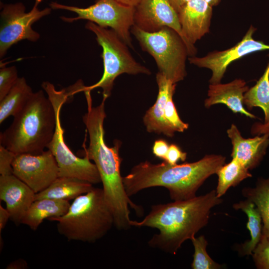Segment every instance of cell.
Wrapping results in <instances>:
<instances>
[{
    "instance_id": "obj_1",
    "label": "cell",
    "mask_w": 269,
    "mask_h": 269,
    "mask_svg": "<svg viewBox=\"0 0 269 269\" xmlns=\"http://www.w3.org/2000/svg\"><path fill=\"white\" fill-rule=\"evenodd\" d=\"M87 112L83 116L89 136L87 148L84 147V156L94 161L100 176L103 190L106 201L114 215V225L119 229L129 227L132 220L129 207L139 213L142 208L135 204L126 192L120 172L122 158L119 155L121 142L115 140L109 147L104 139V122L106 117L105 110L106 99H103L97 106L92 105L90 91L84 92Z\"/></svg>"
},
{
    "instance_id": "obj_2",
    "label": "cell",
    "mask_w": 269,
    "mask_h": 269,
    "mask_svg": "<svg viewBox=\"0 0 269 269\" xmlns=\"http://www.w3.org/2000/svg\"><path fill=\"white\" fill-rule=\"evenodd\" d=\"M222 202L213 190L199 196L151 206L141 221L132 220V227L155 228L159 233L148 242L150 247L175 255L182 244L208 222L211 209Z\"/></svg>"
},
{
    "instance_id": "obj_3",
    "label": "cell",
    "mask_w": 269,
    "mask_h": 269,
    "mask_svg": "<svg viewBox=\"0 0 269 269\" xmlns=\"http://www.w3.org/2000/svg\"><path fill=\"white\" fill-rule=\"evenodd\" d=\"M225 162V157L218 154L206 155L195 162L175 165L164 161L157 164L145 161L134 166L123 177V181L130 197L144 189L163 187L174 201L186 200L195 197L204 181L216 174Z\"/></svg>"
},
{
    "instance_id": "obj_4",
    "label": "cell",
    "mask_w": 269,
    "mask_h": 269,
    "mask_svg": "<svg viewBox=\"0 0 269 269\" xmlns=\"http://www.w3.org/2000/svg\"><path fill=\"white\" fill-rule=\"evenodd\" d=\"M53 106L42 90L33 93L11 124L0 133V144L15 155L42 153L51 141L55 130Z\"/></svg>"
},
{
    "instance_id": "obj_5",
    "label": "cell",
    "mask_w": 269,
    "mask_h": 269,
    "mask_svg": "<svg viewBox=\"0 0 269 269\" xmlns=\"http://www.w3.org/2000/svg\"><path fill=\"white\" fill-rule=\"evenodd\" d=\"M49 220L57 222L58 232L68 241L88 243L104 237L114 225L103 189L94 187L76 198L65 215Z\"/></svg>"
},
{
    "instance_id": "obj_6",
    "label": "cell",
    "mask_w": 269,
    "mask_h": 269,
    "mask_svg": "<svg viewBox=\"0 0 269 269\" xmlns=\"http://www.w3.org/2000/svg\"><path fill=\"white\" fill-rule=\"evenodd\" d=\"M85 27L96 35L97 41L102 48L104 72L98 82L90 86H83L81 91H91L101 88L103 90V99L107 100L111 95L115 80L119 75L124 73L151 74L148 69L134 59L127 44L113 30L102 27L89 21Z\"/></svg>"
},
{
    "instance_id": "obj_7",
    "label": "cell",
    "mask_w": 269,
    "mask_h": 269,
    "mask_svg": "<svg viewBox=\"0 0 269 269\" xmlns=\"http://www.w3.org/2000/svg\"><path fill=\"white\" fill-rule=\"evenodd\" d=\"M42 88L52 103L56 114V126L54 135L47 146L54 155L59 168V177H75L92 184L101 182L100 174L94 164L87 156L79 157L74 154L64 139V130L61 126L60 112L63 105L72 96L66 90H57L51 83L43 82Z\"/></svg>"
},
{
    "instance_id": "obj_8",
    "label": "cell",
    "mask_w": 269,
    "mask_h": 269,
    "mask_svg": "<svg viewBox=\"0 0 269 269\" xmlns=\"http://www.w3.org/2000/svg\"><path fill=\"white\" fill-rule=\"evenodd\" d=\"M131 31L142 48L153 57L159 72L173 84L184 79L188 52L184 42L175 30L165 26L155 32H147L134 24Z\"/></svg>"
},
{
    "instance_id": "obj_9",
    "label": "cell",
    "mask_w": 269,
    "mask_h": 269,
    "mask_svg": "<svg viewBox=\"0 0 269 269\" xmlns=\"http://www.w3.org/2000/svg\"><path fill=\"white\" fill-rule=\"evenodd\" d=\"M49 6L53 9L66 10L77 14L75 17H61L65 22L86 19L102 27H111L127 45L132 47L130 30L134 24L135 7L125 5L117 0H96L93 4L87 7L54 1Z\"/></svg>"
},
{
    "instance_id": "obj_10",
    "label": "cell",
    "mask_w": 269,
    "mask_h": 269,
    "mask_svg": "<svg viewBox=\"0 0 269 269\" xmlns=\"http://www.w3.org/2000/svg\"><path fill=\"white\" fill-rule=\"evenodd\" d=\"M43 0H35L32 9L26 12V7L21 2L14 3H0V57L2 58L8 49L22 40L35 42L39 34L32 28V25L50 14L52 8H38Z\"/></svg>"
},
{
    "instance_id": "obj_11",
    "label": "cell",
    "mask_w": 269,
    "mask_h": 269,
    "mask_svg": "<svg viewBox=\"0 0 269 269\" xmlns=\"http://www.w3.org/2000/svg\"><path fill=\"white\" fill-rule=\"evenodd\" d=\"M13 174L35 193L47 188L59 177V168L50 150L38 155L20 154L12 162Z\"/></svg>"
},
{
    "instance_id": "obj_12",
    "label": "cell",
    "mask_w": 269,
    "mask_h": 269,
    "mask_svg": "<svg viewBox=\"0 0 269 269\" xmlns=\"http://www.w3.org/2000/svg\"><path fill=\"white\" fill-rule=\"evenodd\" d=\"M256 30L251 25L242 39L230 48L214 51L202 57L192 56L189 58V61L199 67L211 71L210 84L220 83L228 67L233 62L255 52L269 50V45L254 39L253 34Z\"/></svg>"
},
{
    "instance_id": "obj_13",
    "label": "cell",
    "mask_w": 269,
    "mask_h": 269,
    "mask_svg": "<svg viewBox=\"0 0 269 269\" xmlns=\"http://www.w3.org/2000/svg\"><path fill=\"white\" fill-rule=\"evenodd\" d=\"M134 21L135 25L147 32H155L165 26L172 28L181 37L188 50L178 12L168 0H141L135 7Z\"/></svg>"
},
{
    "instance_id": "obj_14",
    "label": "cell",
    "mask_w": 269,
    "mask_h": 269,
    "mask_svg": "<svg viewBox=\"0 0 269 269\" xmlns=\"http://www.w3.org/2000/svg\"><path fill=\"white\" fill-rule=\"evenodd\" d=\"M182 33L188 44V55L194 56V46L210 30L212 6L204 0H191L178 12Z\"/></svg>"
},
{
    "instance_id": "obj_15",
    "label": "cell",
    "mask_w": 269,
    "mask_h": 269,
    "mask_svg": "<svg viewBox=\"0 0 269 269\" xmlns=\"http://www.w3.org/2000/svg\"><path fill=\"white\" fill-rule=\"evenodd\" d=\"M35 193L13 174L0 176V199L5 203L10 219L16 224L35 200Z\"/></svg>"
},
{
    "instance_id": "obj_16",
    "label": "cell",
    "mask_w": 269,
    "mask_h": 269,
    "mask_svg": "<svg viewBox=\"0 0 269 269\" xmlns=\"http://www.w3.org/2000/svg\"><path fill=\"white\" fill-rule=\"evenodd\" d=\"M227 133L233 146L232 158L237 159L249 170L257 166L269 146V134L244 138L234 124L231 125Z\"/></svg>"
},
{
    "instance_id": "obj_17",
    "label": "cell",
    "mask_w": 269,
    "mask_h": 269,
    "mask_svg": "<svg viewBox=\"0 0 269 269\" xmlns=\"http://www.w3.org/2000/svg\"><path fill=\"white\" fill-rule=\"evenodd\" d=\"M248 89L246 82L241 79H236L225 84H210L208 98L204 102L205 107L208 108L216 104H223L234 113L256 119V117L244 107V96Z\"/></svg>"
},
{
    "instance_id": "obj_18",
    "label": "cell",
    "mask_w": 269,
    "mask_h": 269,
    "mask_svg": "<svg viewBox=\"0 0 269 269\" xmlns=\"http://www.w3.org/2000/svg\"><path fill=\"white\" fill-rule=\"evenodd\" d=\"M156 79L158 87L157 99L154 105L146 112L143 122L148 132L172 137L175 132L165 119L164 108L169 96L174 93L176 84L159 72L156 74Z\"/></svg>"
},
{
    "instance_id": "obj_19",
    "label": "cell",
    "mask_w": 269,
    "mask_h": 269,
    "mask_svg": "<svg viewBox=\"0 0 269 269\" xmlns=\"http://www.w3.org/2000/svg\"><path fill=\"white\" fill-rule=\"evenodd\" d=\"M68 200L42 198L34 200L21 219L20 223L36 230L44 219L60 217L68 211Z\"/></svg>"
},
{
    "instance_id": "obj_20",
    "label": "cell",
    "mask_w": 269,
    "mask_h": 269,
    "mask_svg": "<svg viewBox=\"0 0 269 269\" xmlns=\"http://www.w3.org/2000/svg\"><path fill=\"white\" fill-rule=\"evenodd\" d=\"M93 188L92 184L77 178L58 177L47 188L36 193L35 200L50 198L69 201L87 193Z\"/></svg>"
},
{
    "instance_id": "obj_21",
    "label": "cell",
    "mask_w": 269,
    "mask_h": 269,
    "mask_svg": "<svg viewBox=\"0 0 269 269\" xmlns=\"http://www.w3.org/2000/svg\"><path fill=\"white\" fill-rule=\"evenodd\" d=\"M31 87L24 77H19L16 83L0 101V124L10 116L14 117L25 106L33 94Z\"/></svg>"
},
{
    "instance_id": "obj_22",
    "label": "cell",
    "mask_w": 269,
    "mask_h": 269,
    "mask_svg": "<svg viewBox=\"0 0 269 269\" xmlns=\"http://www.w3.org/2000/svg\"><path fill=\"white\" fill-rule=\"evenodd\" d=\"M233 208L242 210L248 216L247 228L250 233L251 240L242 245L240 252L243 256L252 255L262 236L261 214L255 204L248 199L234 204Z\"/></svg>"
},
{
    "instance_id": "obj_23",
    "label": "cell",
    "mask_w": 269,
    "mask_h": 269,
    "mask_svg": "<svg viewBox=\"0 0 269 269\" xmlns=\"http://www.w3.org/2000/svg\"><path fill=\"white\" fill-rule=\"evenodd\" d=\"M218 184L216 193L221 198L231 187H234L241 181L252 177L249 169L237 159L232 158L227 164H224L217 171Z\"/></svg>"
},
{
    "instance_id": "obj_24",
    "label": "cell",
    "mask_w": 269,
    "mask_h": 269,
    "mask_svg": "<svg viewBox=\"0 0 269 269\" xmlns=\"http://www.w3.org/2000/svg\"><path fill=\"white\" fill-rule=\"evenodd\" d=\"M244 104L249 109L260 107L264 112V123L269 122V61L263 75L244 96Z\"/></svg>"
},
{
    "instance_id": "obj_25",
    "label": "cell",
    "mask_w": 269,
    "mask_h": 269,
    "mask_svg": "<svg viewBox=\"0 0 269 269\" xmlns=\"http://www.w3.org/2000/svg\"><path fill=\"white\" fill-rule=\"evenodd\" d=\"M247 199L253 202L259 210L262 219V235L269 236V178L260 179L255 188L242 190Z\"/></svg>"
},
{
    "instance_id": "obj_26",
    "label": "cell",
    "mask_w": 269,
    "mask_h": 269,
    "mask_svg": "<svg viewBox=\"0 0 269 269\" xmlns=\"http://www.w3.org/2000/svg\"><path fill=\"white\" fill-rule=\"evenodd\" d=\"M191 240L194 249L193 259L191 265L193 269H218L221 266L214 261L208 254L206 247L207 240L203 235L196 238L193 237Z\"/></svg>"
},
{
    "instance_id": "obj_27",
    "label": "cell",
    "mask_w": 269,
    "mask_h": 269,
    "mask_svg": "<svg viewBox=\"0 0 269 269\" xmlns=\"http://www.w3.org/2000/svg\"><path fill=\"white\" fill-rule=\"evenodd\" d=\"M173 95H170L166 102L164 108V118L175 133L183 132L188 128V124L183 122L179 117L173 101Z\"/></svg>"
},
{
    "instance_id": "obj_28",
    "label": "cell",
    "mask_w": 269,
    "mask_h": 269,
    "mask_svg": "<svg viewBox=\"0 0 269 269\" xmlns=\"http://www.w3.org/2000/svg\"><path fill=\"white\" fill-rule=\"evenodd\" d=\"M19 77L15 66H1L0 69V101L16 83Z\"/></svg>"
},
{
    "instance_id": "obj_29",
    "label": "cell",
    "mask_w": 269,
    "mask_h": 269,
    "mask_svg": "<svg viewBox=\"0 0 269 269\" xmlns=\"http://www.w3.org/2000/svg\"><path fill=\"white\" fill-rule=\"evenodd\" d=\"M252 255L258 269H269V236L262 235Z\"/></svg>"
},
{
    "instance_id": "obj_30",
    "label": "cell",
    "mask_w": 269,
    "mask_h": 269,
    "mask_svg": "<svg viewBox=\"0 0 269 269\" xmlns=\"http://www.w3.org/2000/svg\"><path fill=\"white\" fill-rule=\"evenodd\" d=\"M15 154L3 145H0V174L9 175L13 174L12 162Z\"/></svg>"
},
{
    "instance_id": "obj_31",
    "label": "cell",
    "mask_w": 269,
    "mask_h": 269,
    "mask_svg": "<svg viewBox=\"0 0 269 269\" xmlns=\"http://www.w3.org/2000/svg\"><path fill=\"white\" fill-rule=\"evenodd\" d=\"M186 157V152H183L176 144H171L163 161L169 164L175 165L180 160L184 161Z\"/></svg>"
},
{
    "instance_id": "obj_32",
    "label": "cell",
    "mask_w": 269,
    "mask_h": 269,
    "mask_svg": "<svg viewBox=\"0 0 269 269\" xmlns=\"http://www.w3.org/2000/svg\"><path fill=\"white\" fill-rule=\"evenodd\" d=\"M169 145L164 139H157L154 142L152 150L153 154L157 157L164 159Z\"/></svg>"
},
{
    "instance_id": "obj_33",
    "label": "cell",
    "mask_w": 269,
    "mask_h": 269,
    "mask_svg": "<svg viewBox=\"0 0 269 269\" xmlns=\"http://www.w3.org/2000/svg\"><path fill=\"white\" fill-rule=\"evenodd\" d=\"M251 132L253 134L257 135L269 134V122L255 123L252 127Z\"/></svg>"
},
{
    "instance_id": "obj_34",
    "label": "cell",
    "mask_w": 269,
    "mask_h": 269,
    "mask_svg": "<svg viewBox=\"0 0 269 269\" xmlns=\"http://www.w3.org/2000/svg\"><path fill=\"white\" fill-rule=\"evenodd\" d=\"M10 219V214L6 208L0 205V233L5 227L8 220Z\"/></svg>"
},
{
    "instance_id": "obj_35",
    "label": "cell",
    "mask_w": 269,
    "mask_h": 269,
    "mask_svg": "<svg viewBox=\"0 0 269 269\" xmlns=\"http://www.w3.org/2000/svg\"><path fill=\"white\" fill-rule=\"evenodd\" d=\"M27 267V263L25 261L23 260H17L11 263L6 268L10 269H26Z\"/></svg>"
},
{
    "instance_id": "obj_36",
    "label": "cell",
    "mask_w": 269,
    "mask_h": 269,
    "mask_svg": "<svg viewBox=\"0 0 269 269\" xmlns=\"http://www.w3.org/2000/svg\"><path fill=\"white\" fill-rule=\"evenodd\" d=\"M175 10L178 12L181 8L191 0H168Z\"/></svg>"
},
{
    "instance_id": "obj_37",
    "label": "cell",
    "mask_w": 269,
    "mask_h": 269,
    "mask_svg": "<svg viewBox=\"0 0 269 269\" xmlns=\"http://www.w3.org/2000/svg\"><path fill=\"white\" fill-rule=\"evenodd\" d=\"M126 5L135 7L141 0H117Z\"/></svg>"
},
{
    "instance_id": "obj_38",
    "label": "cell",
    "mask_w": 269,
    "mask_h": 269,
    "mask_svg": "<svg viewBox=\"0 0 269 269\" xmlns=\"http://www.w3.org/2000/svg\"><path fill=\"white\" fill-rule=\"evenodd\" d=\"M206 1L211 6L217 5L220 2L221 0H204Z\"/></svg>"
}]
</instances>
